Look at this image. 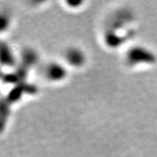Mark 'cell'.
<instances>
[{
  "label": "cell",
  "instance_id": "cell-1",
  "mask_svg": "<svg viewBox=\"0 0 157 157\" xmlns=\"http://www.w3.org/2000/svg\"><path fill=\"white\" fill-rule=\"evenodd\" d=\"M126 59L129 66L138 67L142 65H152L156 62L154 52L143 46H134L130 48L126 55Z\"/></svg>",
  "mask_w": 157,
  "mask_h": 157
},
{
  "label": "cell",
  "instance_id": "cell-2",
  "mask_svg": "<svg viewBox=\"0 0 157 157\" xmlns=\"http://www.w3.org/2000/svg\"><path fill=\"white\" fill-rule=\"evenodd\" d=\"M67 69L59 62H51L45 70L46 78L52 82H60L67 77Z\"/></svg>",
  "mask_w": 157,
  "mask_h": 157
},
{
  "label": "cell",
  "instance_id": "cell-3",
  "mask_svg": "<svg viewBox=\"0 0 157 157\" xmlns=\"http://www.w3.org/2000/svg\"><path fill=\"white\" fill-rule=\"evenodd\" d=\"M65 59L68 65L77 68L83 67L86 62L85 52L78 47L68 48L65 53Z\"/></svg>",
  "mask_w": 157,
  "mask_h": 157
},
{
  "label": "cell",
  "instance_id": "cell-4",
  "mask_svg": "<svg viewBox=\"0 0 157 157\" xmlns=\"http://www.w3.org/2000/svg\"><path fill=\"white\" fill-rule=\"evenodd\" d=\"M17 65V59L11 49L4 44H0V66L5 67H14Z\"/></svg>",
  "mask_w": 157,
  "mask_h": 157
},
{
  "label": "cell",
  "instance_id": "cell-5",
  "mask_svg": "<svg viewBox=\"0 0 157 157\" xmlns=\"http://www.w3.org/2000/svg\"><path fill=\"white\" fill-rule=\"evenodd\" d=\"M11 24V17L10 16L3 11H0V33L6 32L10 26Z\"/></svg>",
  "mask_w": 157,
  "mask_h": 157
}]
</instances>
